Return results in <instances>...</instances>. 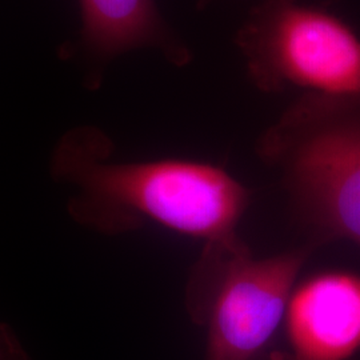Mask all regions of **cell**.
Listing matches in <instances>:
<instances>
[{"mask_svg":"<svg viewBox=\"0 0 360 360\" xmlns=\"http://www.w3.org/2000/svg\"><path fill=\"white\" fill-rule=\"evenodd\" d=\"M114 144L102 129H70L56 144L51 175L74 188L67 212L75 223L108 236L146 220L206 245L233 242L250 193L226 169L195 160L111 162Z\"/></svg>","mask_w":360,"mask_h":360,"instance_id":"1","label":"cell"},{"mask_svg":"<svg viewBox=\"0 0 360 360\" xmlns=\"http://www.w3.org/2000/svg\"><path fill=\"white\" fill-rule=\"evenodd\" d=\"M296 215L321 240L360 247V105L300 95L257 139Z\"/></svg>","mask_w":360,"mask_h":360,"instance_id":"2","label":"cell"},{"mask_svg":"<svg viewBox=\"0 0 360 360\" xmlns=\"http://www.w3.org/2000/svg\"><path fill=\"white\" fill-rule=\"evenodd\" d=\"M233 41L257 90L360 105L359 35L334 13L300 0H259Z\"/></svg>","mask_w":360,"mask_h":360,"instance_id":"3","label":"cell"},{"mask_svg":"<svg viewBox=\"0 0 360 360\" xmlns=\"http://www.w3.org/2000/svg\"><path fill=\"white\" fill-rule=\"evenodd\" d=\"M315 245L255 259L240 239L206 245L187 288V307L207 328L206 359L255 360L285 316Z\"/></svg>","mask_w":360,"mask_h":360,"instance_id":"4","label":"cell"},{"mask_svg":"<svg viewBox=\"0 0 360 360\" xmlns=\"http://www.w3.org/2000/svg\"><path fill=\"white\" fill-rule=\"evenodd\" d=\"M288 360H347L360 349V276L321 272L294 288L285 309Z\"/></svg>","mask_w":360,"mask_h":360,"instance_id":"5","label":"cell"},{"mask_svg":"<svg viewBox=\"0 0 360 360\" xmlns=\"http://www.w3.org/2000/svg\"><path fill=\"white\" fill-rule=\"evenodd\" d=\"M83 43L98 59L108 62L124 52L154 49L169 65L193 62L188 46L169 28L155 0H80Z\"/></svg>","mask_w":360,"mask_h":360,"instance_id":"6","label":"cell"},{"mask_svg":"<svg viewBox=\"0 0 360 360\" xmlns=\"http://www.w3.org/2000/svg\"><path fill=\"white\" fill-rule=\"evenodd\" d=\"M0 360H31L7 323L0 322Z\"/></svg>","mask_w":360,"mask_h":360,"instance_id":"7","label":"cell"},{"mask_svg":"<svg viewBox=\"0 0 360 360\" xmlns=\"http://www.w3.org/2000/svg\"><path fill=\"white\" fill-rule=\"evenodd\" d=\"M217 0H198L196 3V8L198 10H206L208 6H211L212 3H215Z\"/></svg>","mask_w":360,"mask_h":360,"instance_id":"8","label":"cell"}]
</instances>
